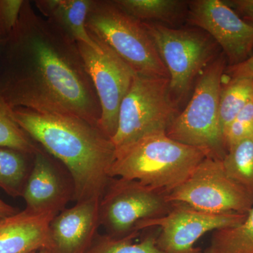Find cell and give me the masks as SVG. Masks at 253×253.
Instances as JSON below:
<instances>
[{
    "mask_svg": "<svg viewBox=\"0 0 253 253\" xmlns=\"http://www.w3.org/2000/svg\"><path fill=\"white\" fill-rule=\"evenodd\" d=\"M0 99L11 109L73 116L96 126L101 117L77 42L26 0L0 54Z\"/></svg>",
    "mask_w": 253,
    "mask_h": 253,
    "instance_id": "6da1fadb",
    "label": "cell"
},
{
    "mask_svg": "<svg viewBox=\"0 0 253 253\" xmlns=\"http://www.w3.org/2000/svg\"><path fill=\"white\" fill-rule=\"evenodd\" d=\"M12 109L23 130L69 173L73 201L101 199L111 179L116 146L99 126L73 116Z\"/></svg>",
    "mask_w": 253,
    "mask_h": 253,
    "instance_id": "7a4b0ae2",
    "label": "cell"
},
{
    "mask_svg": "<svg viewBox=\"0 0 253 253\" xmlns=\"http://www.w3.org/2000/svg\"><path fill=\"white\" fill-rule=\"evenodd\" d=\"M206 157L201 149L173 140L166 133L149 134L116 149L110 176L136 180L168 194Z\"/></svg>",
    "mask_w": 253,
    "mask_h": 253,
    "instance_id": "3957f363",
    "label": "cell"
},
{
    "mask_svg": "<svg viewBox=\"0 0 253 253\" xmlns=\"http://www.w3.org/2000/svg\"><path fill=\"white\" fill-rule=\"evenodd\" d=\"M86 28L95 43L111 50L136 74L169 78L142 23L126 14L114 1L93 0Z\"/></svg>",
    "mask_w": 253,
    "mask_h": 253,
    "instance_id": "277c9868",
    "label": "cell"
},
{
    "mask_svg": "<svg viewBox=\"0 0 253 253\" xmlns=\"http://www.w3.org/2000/svg\"><path fill=\"white\" fill-rule=\"evenodd\" d=\"M226 61L222 54L205 68L189 104L166 131L173 140L197 148L207 157L221 161L227 153L219 119V94Z\"/></svg>",
    "mask_w": 253,
    "mask_h": 253,
    "instance_id": "5b68a950",
    "label": "cell"
},
{
    "mask_svg": "<svg viewBox=\"0 0 253 253\" xmlns=\"http://www.w3.org/2000/svg\"><path fill=\"white\" fill-rule=\"evenodd\" d=\"M176 112L169 78L136 73L121 103L117 131L111 141L116 149L143 136L166 133Z\"/></svg>",
    "mask_w": 253,
    "mask_h": 253,
    "instance_id": "8992f818",
    "label": "cell"
},
{
    "mask_svg": "<svg viewBox=\"0 0 253 253\" xmlns=\"http://www.w3.org/2000/svg\"><path fill=\"white\" fill-rule=\"evenodd\" d=\"M141 23L167 68L173 99L179 102L189 93L196 76L214 60L217 44L208 33L197 30Z\"/></svg>",
    "mask_w": 253,
    "mask_h": 253,
    "instance_id": "52a82bcc",
    "label": "cell"
},
{
    "mask_svg": "<svg viewBox=\"0 0 253 253\" xmlns=\"http://www.w3.org/2000/svg\"><path fill=\"white\" fill-rule=\"evenodd\" d=\"M167 194L136 180L111 178L100 201V224L106 234L124 237L141 221L156 219L172 211Z\"/></svg>",
    "mask_w": 253,
    "mask_h": 253,
    "instance_id": "ba28073f",
    "label": "cell"
},
{
    "mask_svg": "<svg viewBox=\"0 0 253 253\" xmlns=\"http://www.w3.org/2000/svg\"><path fill=\"white\" fill-rule=\"evenodd\" d=\"M172 203H181L208 213L248 214L253 199L226 175L222 161L206 157L180 186L167 195Z\"/></svg>",
    "mask_w": 253,
    "mask_h": 253,
    "instance_id": "9c48e42d",
    "label": "cell"
},
{
    "mask_svg": "<svg viewBox=\"0 0 253 253\" xmlns=\"http://www.w3.org/2000/svg\"><path fill=\"white\" fill-rule=\"evenodd\" d=\"M247 215L237 212L213 214L174 203L172 211L166 215L141 221L134 231L160 228L156 244L165 253H202L194 247L200 238L210 231L239 225Z\"/></svg>",
    "mask_w": 253,
    "mask_h": 253,
    "instance_id": "30bf717a",
    "label": "cell"
},
{
    "mask_svg": "<svg viewBox=\"0 0 253 253\" xmlns=\"http://www.w3.org/2000/svg\"><path fill=\"white\" fill-rule=\"evenodd\" d=\"M101 107L98 126L111 139L117 131L118 114L123 99L136 73L106 46L94 48L78 42Z\"/></svg>",
    "mask_w": 253,
    "mask_h": 253,
    "instance_id": "8fae6325",
    "label": "cell"
},
{
    "mask_svg": "<svg viewBox=\"0 0 253 253\" xmlns=\"http://www.w3.org/2000/svg\"><path fill=\"white\" fill-rule=\"evenodd\" d=\"M190 22L206 32L221 46L229 66L242 62L253 50V26L243 19L225 1H189Z\"/></svg>",
    "mask_w": 253,
    "mask_h": 253,
    "instance_id": "7c38bea8",
    "label": "cell"
},
{
    "mask_svg": "<svg viewBox=\"0 0 253 253\" xmlns=\"http://www.w3.org/2000/svg\"><path fill=\"white\" fill-rule=\"evenodd\" d=\"M73 196L74 186L69 173L41 147L33 156L31 172L23 189L26 209L57 214L73 201Z\"/></svg>",
    "mask_w": 253,
    "mask_h": 253,
    "instance_id": "4fadbf2b",
    "label": "cell"
},
{
    "mask_svg": "<svg viewBox=\"0 0 253 253\" xmlns=\"http://www.w3.org/2000/svg\"><path fill=\"white\" fill-rule=\"evenodd\" d=\"M99 199L76 203L56 214L49 226L52 253H86L98 235Z\"/></svg>",
    "mask_w": 253,
    "mask_h": 253,
    "instance_id": "5bb4252c",
    "label": "cell"
},
{
    "mask_svg": "<svg viewBox=\"0 0 253 253\" xmlns=\"http://www.w3.org/2000/svg\"><path fill=\"white\" fill-rule=\"evenodd\" d=\"M56 214L25 209L0 219V253L50 250V223Z\"/></svg>",
    "mask_w": 253,
    "mask_h": 253,
    "instance_id": "9a60e30c",
    "label": "cell"
},
{
    "mask_svg": "<svg viewBox=\"0 0 253 253\" xmlns=\"http://www.w3.org/2000/svg\"><path fill=\"white\" fill-rule=\"evenodd\" d=\"M93 0H37L36 9L50 22L63 30L77 42L94 48L99 46L88 34L86 21Z\"/></svg>",
    "mask_w": 253,
    "mask_h": 253,
    "instance_id": "2e32d148",
    "label": "cell"
},
{
    "mask_svg": "<svg viewBox=\"0 0 253 253\" xmlns=\"http://www.w3.org/2000/svg\"><path fill=\"white\" fill-rule=\"evenodd\" d=\"M126 14L141 22L173 23L188 13L189 3L179 0H113Z\"/></svg>",
    "mask_w": 253,
    "mask_h": 253,
    "instance_id": "e0dca14e",
    "label": "cell"
},
{
    "mask_svg": "<svg viewBox=\"0 0 253 253\" xmlns=\"http://www.w3.org/2000/svg\"><path fill=\"white\" fill-rule=\"evenodd\" d=\"M33 156L0 146V188L9 196H22Z\"/></svg>",
    "mask_w": 253,
    "mask_h": 253,
    "instance_id": "ac0fdd59",
    "label": "cell"
},
{
    "mask_svg": "<svg viewBox=\"0 0 253 253\" xmlns=\"http://www.w3.org/2000/svg\"><path fill=\"white\" fill-rule=\"evenodd\" d=\"M222 164L226 175L253 199V135L231 146Z\"/></svg>",
    "mask_w": 253,
    "mask_h": 253,
    "instance_id": "d6986e66",
    "label": "cell"
},
{
    "mask_svg": "<svg viewBox=\"0 0 253 253\" xmlns=\"http://www.w3.org/2000/svg\"><path fill=\"white\" fill-rule=\"evenodd\" d=\"M204 253H253V207L239 225L214 231Z\"/></svg>",
    "mask_w": 253,
    "mask_h": 253,
    "instance_id": "ffe728a7",
    "label": "cell"
},
{
    "mask_svg": "<svg viewBox=\"0 0 253 253\" xmlns=\"http://www.w3.org/2000/svg\"><path fill=\"white\" fill-rule=\"evenodd\" d=\"M253 97V78L230 79L221 86L219 119L223 134L229 125Z\"/></svg>",
    "mask_w": 253,
    "mask_h": 253,
    "instance_id": "44dd1931",
    "label": "cell"
},
{
    "mask_svg": "<svg viewBox=\"0 0 253 253\" xmlns=\"http://www.w3.org/2000/svg\"><path fill=\"white\" fill-rule=\"evenodd\" d=\"M139 234V231H134L124 237L114 238L98 234L86 253H165L158 249L157 236L154 234L146 236L140 242L133 243Z\"/></svg>",
    "mask_w": 253,
    "mask_h": 253,
    "instance_id": "7402d4cb",
    "label": "cell"
},
{
    "mask_svg": "<svg viewBox=\"0 0 253 253\" xmlns=\"http://www.w3.org/2000/svg\"><path fill=\"white\" fill-rule=\"evenodd\" d=\"M0 146L34 156L41 146L15 121L13 109L0 99Z\"/></svg>",
    "mask_w": 253,
    "mask_h": 253,
    "instance_id": "603a6c76",
    "label": "cell"
},
{
    "mask_svg": "<svg viewBox=\"0 0 253 253\" xmlns=\"http://www.w3.org/2000/svg\"><path fill=\"white\" fill-rule=\"evenodd\" d=\"M253 135V97L224 132L226 149L244 138Z\"/></svg>",
    "mask_w": 253,
    "mask_h": 253,
    "instance_id": "cb8c5ba5",
    "label": "cell"
},
{
    "mask_svg": "<svg viewBox=\"0 0 253 253\" xmlns=\"http://www.w3.org/2000/svg\"><path fill=\"white\" fill-rule=\"evenodd\" d=\"M24 0H0V36L8 37L16 27Z\"/></svg>",
    "mask_w": 253,
    "mask_h": 253,
    "instance_id": "d4e9b609",
    "label": "cell"
},
{
    "mask_svg": "<svg viewBox=\"0 0 253 253\" xmlns=\"http://www.w3.org/2000/svg\"><path fill=\"white\" fill-rule=\"evenodd\" d=\"M225 74L230 79L253 78V54L242 62L234 66H228L224 71Z\"/></svg>",
    "mask_w": 253,
    "mask_h": 253,
    "instance_id": "484cf974",
    "label": "cell"
},
{
    "mask_svg": "<svg viewBox=\"0 0 253 253\" xmlns=\"http://www.w3.org/2000/svg\"><path fill=\"white\" fill-rule=\"evenodd\" d=\"M225 2L243 19L253 26V0H229Z\"/></svg>",
    "mask_w": 253,
    "mask_h": 253,
    "instance_id": "4316f807",
    "label": "cell"
},
{
    "mask_svg": "<svg viewBox=\"0 0 253 253\" xmlns=\"http://www.w3.org/2000/svg\"><path fill=\"white\" fill-rule=\"evenodd\" d=\"M18 212V210L16 208L12 207L0 199V219L14 215Z\"/></svg>",
    "mask_w": 253,
    "mask_h": 253,
    "instance_id": "83f0119b",
    "label": "cell"
},
{
    "mask_svg": "<svg viewBox=\"0 0 253 253\" xmlns=\"http://www.w3.org/2000/svg\"><path fill=\"white\" fill-rule=\"evenodd\" d=\"M6 38H7V37L0 36V54H1V49H2L3 46H4Z\"/></svg>",
    "mask_w": 253,
    "mask_h": 253,
    "instance_id": "f1b7e54d",
    "label": "cell"
},
{
    "mask_svg": "<svg viewBox=\"0 0 253 253\" xmlns=\"http://www.w3.org/2000/svg\"><path fill=\"white\" fill-rule=\"evenodd\" d=\"M52 253L49 250H41V251H37L36 253Z\"/></svg>",
    "mask_w": 253,
    "mask_h": 253,
    "instance_id": "f546056e",
    "label": "cell"
}]
</instances>
